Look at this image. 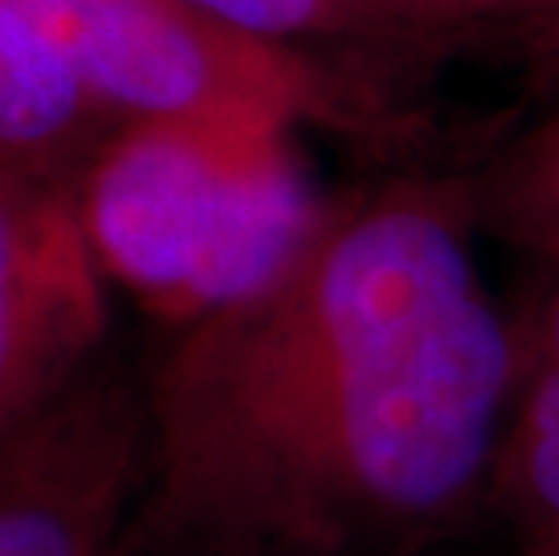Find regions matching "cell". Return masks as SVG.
I'll list each match as a JSON object with an SVG mask.
<instances>
[{"label": "cell", "instance_id": "6da1fadb", "mask_svg": "<svg viewBox=\"0 0 559 556\" xmlns=\"http://www.w3.org/2000/svg\"><path fill=\"white\" fill-rule=\"evenodd\" d=\"M473 235L469 181H386L332 199L249 297L170 329L120 553L386 556L487 506L516 340Z\"/></svg>", "mask_w": 559, "mask_h": 556}, {"label": "cell", "instance_id": "7a4b0ae2", "mask_svg": "<svg viewBox=\"0 0 559 556\" xmlns=\"http://www.w3.org/2000/svg\"><path fill=\"white\" fill-rule=\"evenodd\" d=\"M304 130L228 120H120L73 181L105 282L166 329L249 297L325 217Z\"/></svg>", "mask_w": 559, "mask_h": 556}, {"label": "cell", "instance_id": "3957f363", "mask_svg": "<svg viewBox=\"0 0 559 556\" xmlns=\"http://www.w3.org/2000/svg\"><path fill=\"white\" fill-rule=\"evenodd\" d=\"M116 120H228L332 134L394 116L318 51L231 29L181 0H0Z\"/></svg>", "mask_w": 559, "mask_h": 556}, {"label": "cell", "instance_id": "277c9868", "mask_svg": "<svg viewBox=\"0 0 559 556\" xmlns=\"http://www.w3.org/2000/svg\"><path fill=\"white\" fill-rule=\"evenodd\" d=\"M105 286L73 185L0 159V452L102 362Z\"/></svg>", "mask_w": 559, "mask_h": 556}, {"label": "cell", "instance_id": "5b68a950", "mask_svg": "<svg viewBox=\"0 0 559 556\" xmlns=\"http://www.w3.org/2000/svg\"><path fill=\"white\" fill-rule=\"evenodd\" d=\"M141 484V387L98 362L0 452V556H120Z\"/></svg>", "mask_w": 559, "mask_h": 556}, {"label": "cell", "instance_id": "8992f818", "mask_svg": "<svg viewBox=\"0 0 559 556\" xmlns=\"http://www.w3.org/2000/svg\"><path fill=\"white\" fill-rule=\"evenodd\" d=\"M513 387L498 434L487 510L523 553L559 556V268L513 311Z\"/></svg>", "mask_w": 559, "mask_h": 556}, {"label": "cell", "instance_id": "52a82bcc", "mask_svg": "<svg viewBox=\"0 0 559 556\" xmlns=\"http://www.w3.org/2000/svg\"><path fill=\"white\" fill-rule=\"evenodd\" d=\"M116 123L73 69L0 4V159L73 185Z\"/></svg>", "mask_w": 559, "mask_h": 556}, {"label": "cell", "instance_id": "ba28073f", "mask_svg": "<svg viewBox=\"0 0 559 556\" xmlns=\"http://www.w3.org/2000/svg\"><path fill=\"white\" fill-rule=\"evenodd\" d=\"M480 235L559 268V102L509 138L469 181Z\"/></svg>", "mask_w": 559, "mask_h": 556}, {"label": "cell", "instance_id": "9c48e42d", "mask_svg": "<svg viewBox=\"0 0 559 556\" xmlns=\"http://www.w3.org/2000/svg\"><path fill=\"white\" fill-rule=\"evenodd\" d=\"M361 47H444L484 29H523L527 40L556 0H343Z\"/></svg>", "mask_w": 559, "mask_h": 556}, {"label": "cell", "instance_id": "30bf717a", "mask_svg": "<svg viewBox=\"0 0 559 556\" xmlns=\"http://www.w3.org/2000/svg\"><path fill=\"white\" fill-rule=\"evenodd\" d=\"M202 15L253 37L304 47H361L343 0H181Z\"/></svg>", "mask_w": 559, "mask_h": 556}, {"label": "cell", "instance_id": "8fae6325", "mask_svg": "<svg viewBox=\"0 0 559 556\" xmlns=\"http://www.w3.org/2000/svg\"><path fill=\"white\" fill-rule=\"evenodd\" d=\"M527 47H531L534 58H542V62H559V0H556V8L549 11V19L534 29V37L527 40Z\"/></svg>", "mask_w": 559, "mask_h": 556}, {"label": "cell", "instance_id": "7c38bea8", "mask_svg": "<svg viewBox=\"0 0 559 556\" xmlns=\"http://www.w3.org/2000/svg\"><path fill=\"white\" fill-rule=\"evenodd\" d=\"M120 556H278L253 549H152V553H120Z\"/></svg>", "mask_w": 559, "mask_h": 556}, {"label": "cell", "instance_id": "4fadbf2b", "mask_svg": "<svg viewBox=\"0 0 559 556\" xmlns=\"http://www.w3.org/2000/svg\"><path fill=\"white\" fill-rule=\"evenodd\" d=\"M520 556H549V553H523V549H520Z\"/></svg>", "mask_w": 559, "mask_h": 556}]
</instances>
